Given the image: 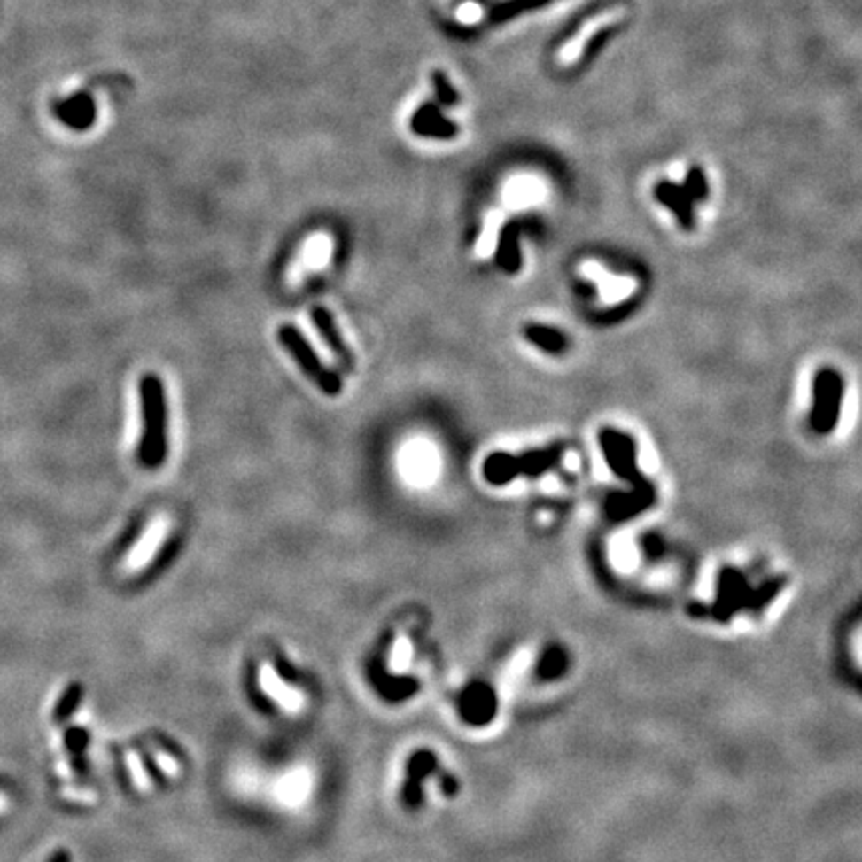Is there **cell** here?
<instances>
[{"mask_svg":"<svg viewBox=\"0 0 862 862\" xmlns=\"http://www.w3.org/2000/svg\"><path fill=\"white\" fill-rule=\"evenodd\" d=\"M653 196L661 206H665L669 212L675 214L679 226L683 228L685 232H691L695 228V202L693 198L687 194V190L683 184H677V182L671 180H661L653 188Z\"/></svg>","mask_w":862,"mask_h":862,"instance_id":"cell-7","label":"cell"},{"mask_svg":"<svg viewBox=\"0 0 862 862\" xmlns=\"http://www.w3.org/2000/svg\"><path fill=\"white\" fill-rule=\"evenodd\" d=\"M142 438L138 460L148 470L160 468L168 454V408L162 379L146 374L140 379Z\"/></svg>","mask_w":862,"mask_h":862,"instance_id":"cell-1","label":"cell"},{"mask_svg":"<svg viewBox=\"0 0 862 862\" xmlns=\"http://www.w3.org/2000/svg\"><path fill=\"white\" fill-rule=\"evenodd\" d=\"M683 188L687 190V194L693 198L695 204L709 200V192H711L709 180L705 170L699 168V166H693V168H689V172H687Z\"/></svg>","mask_w":862,"mask_h":862,"instance_id":"cell-16","label":"cell"},{"mask_svg":"<svg viewBox=\"0 0 862 862\" xmlns=\"http://www.w3.org/2000/svg\"><path fill=\"white\" fill-rule=\"evenodd\" d=\"M81 693H82V691H81V687L74 685L73 689L68 691V695H66V697H65V701H62V705H60V709H58V715H68L70 711L74 709L78 697H81Z\"/></svg>","mask_w":862,"mask_h":862,"instance_id":"cell-22","label":"cell"},{"mask_svg":"<svg viewBox=\"0 0 862 862\" xmlns=\"http://www.w3.org/2000/svg\"><path fill=\"white\" fill-rule=\"evenodd\" d=\"M433 86H436V94H438V98L441 105H446V106H454L457 100H460V97H457V92L452 84H449L447 78L439 73H433Z\"/></svg>","mask_w":862,"mask_h":862,"instance_id":"cell-21","label":"cell"},{"mask_svg":"<svg viewBox=\"0 0 862 862\" xmlns=\"http://www.w3.org/2000/svg\"><path fill=\"white\" fill-rule=\"evenodd\" d=\"M409 659H411L409 639L406 635H398V639H395V643H393V649H392L390 669L393 671V673H403V671H406L408 665H409Z\"/></svg>","mask_w":862,"mask_h":862,"instance_id":"cell-19","label":"cell"},{"mask_svg":"<svg viewBox=\"0 0 862 862\" xmlns=\"http://www.w3.org/2000/svg\"><path fill=\"white\" fill-rule=\"evenodd\" d=\"M411 130H414L417 136L423 138H454L457 136V124L447 120V118L439 113V108L436 105H423L417 110L411 118Z\"/></svg>","mask_w":862,"mask_h":862,"instance_id":"cell-10","label":"cell"},{"mask_svg":"<svg viewBox=\"0 0 862 862\" xmlns=\"http://www.w3.org/2000/svg\"><path fill=\"white\" fill-rule=\"evenodd\" d=\"M561 457H563V446L559 444H553L549 447H541V449H529V452L519 454L516 455L517 478L519 476L540 478L543 473H547L549 470L555 468V465L561 462Z\"/></svg>","mask_w":862,"mask_h":862,"instance_id":"cell-11","label":"cell"},{"mask_svg":"<svg viewBox=\"0 0 862 862\" xmlns=\"http://www.w3.org/2000/svg\"><path fill=\"white\" fill-rule=\"evenodd\" d=\"M260 687L268 695V697L276 701L282 711H286L290 715H298L306 709V695L302 691L294 689L291 685H286L280 679V675L276 673V669L270 661H262L260 665Z\"/></svg>","mask_w":862,"mask_h":862,"instance_id":"cell-6","label":"cell"},{"mask_svg":"<svg viewBox=\"0 0 862 862\" xmlns=\"http://www.w3.org/2000/svg\"><path fill=\"white\" fill-rule=\"evenodd\" d=\"M148 749H150V755L154 758V763L158 765V769H160L166 777L170 779L180 777V763L176 758L166 753V750L160 745H156L152 739H148Z\"/></svg>","mask_w":862,"mask_h":862,"instance_id":"cell-18","label":"cell"},{"mask_svg":"<svg viewBox=\"0 0 862 862\" xmlns=\"http://www.w3.org/2000/svg\"><path fill=\"white\" fill-rule=\"evenodd\" d=\"M655 501V487H643V489H631L629 493H613L607 500V513L613 519H629L637 513L645 511L649 505Z\"/></svg>","mask_w":862,"mask_h":862,"instance_id":"cell-12","label":"cell"},{"mask_svg":"<svg viewBox=\"0 0 862 862\" xmlns=\"http://www.w3.org/2000/svg\"><path fill=\"white\" fill-rule=\"evenodd\" d=\"M328 252H330V242L328 238H314V242L307 246L306 250V254L302 258V268H315V266H320L323 260L328 258Z\"/></svg>","mask_w":862,"mask_h":862,"instance_id":"cell-20","label":"cell"},{"mask_svg":"<svg viewBox=\"0 0 862 862\" xmlns=\"http://www.w3.org/2000/svg\"><path fill=\"white\" fill-rule=\"evenodd\" d=\"M278 338L282 346L286 347V352L294 358V361L299 366V369L304 371L306 377L318 387L320 392L326 395H338L342 392V379L331 371L326 363L320 360V355L315 353L312 344L304 338L302 331L291 323H283L278 330Z\"/></svg>","mask_w":862,"mask_h":862,"instance_id":"cell-4","label":"cell"},{"mask_svg":"<svg viewBox=\"0 0 862 862\" xmlns=\"http://www.w3.org/2000/svg\"><path fill=\"white\" fill-rule=\"evenodd\" d=\"M599 449L603 455L605 463L609 465L617 478L625 479L633 485V489H643L653 485L649 479L643 476V471L637 465V441L627 431L617 430V427H601L599 430Z\"/></svg>","mask_w":862,"mask_h":862,"instance_id":"cell-3","label":"cell"},{"mask_svg":"<svg viewBox=\"0 0 862 862\" xmlns=\"http://www.w3.org/2000/svg\"><path fill=\"white\" fill-rule=\"evenodd\" d=\"M549 3H551V0H505V3H500L492 11V20L500 25V22H505V20L513 19V17H517V14H521V12L541 9V6L549 4Z\"/></svg>","mask_w":862,"mask_h":862,"instance_id":"cell-15","label":"cell"},{"mask_svg":"<svg viewBox=\"0 0 862 862\" xmlns=\"http://www.w3.org/2000/svg\"><path fill=\"white\" fill-rule=\"evenodd\" d=\"M524 338L549 355L565 353L569 347V339L563 331L551 326H543V323H527L524 328Z\"/></svg>","mask_w":862,"mask_h":862,"instance_id":"cell-13","label":"cell"},{"mask_svg":"<svg viewBox=\"0 0 862 862\" xmlns=\"http://www.w3.org/2000/svg\"><path fill=\"white\" fill-rule=\"evenodd\" d=\"M168 529H170L168 517L158 516L152 524L148 525V529L144 532V535L140 537L138 543L134 545L128 559H126V571L138 573L152 563L156 551L160 549L166 535H168Z\"/></svg>","mask_w":862,"mask_h":862,"instance_id":"cell-8","label":"cell"},{"mask_svg":"<svg viewBox=\"0 0 862 862\" xmlns=\"http://www.w3.org/2000/svg\"><path fill=\"white\" fill-rule=\"evenodd\" d=\"M521 230H524V226H521L519 220H509L501 228L500 240H497V250L493 256L495 266L509 276L519 274L521 266H524V256H521Z\"/></svg>","mask_w":862,"mask_h":862,"instance_id":"cell-9","label":"cell"},{"mask_svg":"<svg viewBox=\"0 0 862 862\" xmlns=\"http://www.w3.org/2000/svg\"><path fill=\"white\" fill-rule=\"evenodd\" d=\"M484 478L492 485H508L517 478L516 455L508 452H493L484 462Z\"/></svg>","mask_w":862,"mask_h":862,"instance_id":"cell-14","label":"cell"},{"mask_svg":"<svg viewBox=\"0 0 862 862\" xmlns=\"http://www.w3.org/2000/svg\"><path fill=\"white\" fill-rule=\"evenodd\" d=\"M312 322H314L315 330H318L320 338L323 339V344L328 346V350L331 352V355H334L336 361L339 363V368L350 371V374H352V371L355 369V355L350 350V346L346 344L342 331H339L338 323H336L334 314H331L328 307L315 306L312 310Z\"/></svg>","mask_w":862,"mask_h":862,"instance_id":"cell-5","label":"cell"},{"mask_svg":"<svg viewBox=\"0 0 862 862\" xmlns=\"http://www.w3.org/2000/svg\"><path fill=\"white\" fill-rule=\"evenodd\" d=\"M124 758H126V766H128V773H130V779L134 782V787L142 790V793H148V790H152V780H150L148 773L144 769V763H142V758H140L136 750H126Z\"/></svg>","mask_w":862,"mask_h":862,"instance_id":"cell-17","label":"cell"},{"mask_svg":"<svg viewBox=\"0 0 862 862\" xmlns=\"http://www.w3.org/2000/svg\"><path fill=\"white\" fill-rule=\"evenodd\" d=\"M844 377L835 368H820L812 377V403L809 423L819 436H830L841 422Z\"/></svg>","mask_w":862,"mask_h":862,"instance_id":"cell-2","label":"cell"}]
</instances>
